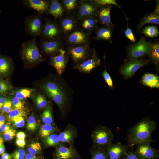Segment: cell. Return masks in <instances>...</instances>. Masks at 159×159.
<instances>
[{
	"instance_id": "cell-1",
	"label": "cell",
	"mask_w": 159,
	"mask_h": 159,
	"mask_svg": "<svg viewBox=\"0 0 159 159\" xmlns=\"http://www.w3.org/2000/svg\"><path fill=\"white\" fill-rule=\"evenodd\" d=\"M156 127L154 120L148 117L142 118L129 129L126 138L127 145L133 147L139 143L153 141L151 135Z\"/></svg>"
},
{
	"instance_id": "cell-2",
	"label": "cell",
	"mask_w": 159,
	"mask_h": 159,
	"mask_svg": "<svg viewBox=\"0 0 159 159\" xmlns=\"http://www.w3.org/2000/svg\"><path fill=\"white\" fill-rule=\"evenodd\" d=\"M42 88L46 95L57 105L62 113L65 112L72 94L65 81L63 79L57 82L48 81L43 85Z\"/></svg>"
},
{
	"instance_id": "cell-3",
	"label": "cell",
	"mask_w": 159,
	"mask_h": 159,
	"mask_svg": "<svg viewBox=\"0 0 159 159\" xmlns=\"http://www.w3.org/2000/svg\"><path fill=\"white\" fill-rule=\"evenodd\" d=\"M20 52L22 59L26 64H34L43 59L37 46L36 37L23 42L21 46Z\"/></svg>"
},
{
	"instance_id": "cell-4",
	"label": "cell",
	"mask_w": 159,
	"mask_h": 159,
	"mask_svg": "<svg viewBox=\"0 0 159 159\" xmlns=\"http://www.w3.org/2000/svg\"><path fill=\"white\" fill-rule=\"evenodd\" d=\"M94 145L105 149L112 143L114 135L107 127L100 125L96 127L91 134Z\"/></svg>"
},
{
	"instance_id": "cell-5",
	"label": "cell",
	"mask_w": 159,
	"mask_h": 159,
	"mask_svg": "<svg viewBox=\"0 0 159 159\" xmlns=\"http://www.w3.org/2000/svg\"><path fill=\"white\" fill-rule=\"evenodd\" d=\"M44 20L40 40L50 41L61 38L62 35L58 23L47 18Z\"/></svg>"
},
{
	"instance_id": "cell-6",
	"label": "cell",
	"mask_w": 159,
	"mask_h": 159,
	"mask_svg": "<svg viewBox=\"0 0 159 159\" xmlns=\"http://www.w3.org/2000/svg\"><path fill=\"white\" fill-rule=\"evenodd\" d=\"M153 44L147 42L145 37H142L136 43L131 45L128 49L129 57L130 59L138 58L149 55Z\"/></svg>"
},
{
	"instance_id": "cell-7",
	"label": "cell",
	"mask_w": 159,
	"mask_h": 159,
	"mask_svg": "<svg viewBox=\"0 0 159 159\" xmlns=\"http://www.w3.org/2000/svg\"><path fill=\"white\" fill-rule=\"evenodd\" d=\"M90 43V42L85 44L68 46L66 52L75 63L81 62L90 56L91 51Z\"/></svg>"
},
{
	"instance_id": "cell-8",
	"label": "cell",
	"mask_w": 159,
	"mask_h": 159,
	"mask_svg": "<svg viewBox=\"0 0 159 159\" xmlns=\"http://www.w3.org/2000/svg\"><path fill=\"white\" fill-rule=\"evenodd\" d=\"M43 25L42 17L39 14L29 15L26 17L24 20L26 32L35 37L40 36Z\"/></svg>"
},
{
	"instance_id": "cell-9",
	"label": "cell",
	"mask_w": 159,
	"mask_h": 159,
	"mask_svg": "<svg viewBox=\"0 0 159 159\" xmlns=\"http://www.w3.org/2000/svg\"><path fill=\"white\" fill-rule=\"evenodd\" d=\"M90 34L84 30L76 29L65 36L68 46H73L87 44L90 41Z\"/></svg>"
},
{
	"instance_id": "cell-10",
	"label": "cell",
	"mask_w": 159,
	"mask_h": 159,
	"mask_svg": "<svg viewBox=\"0 0 159 159\" xmlns=\"http://www.w3.org/2000/svg\"><path fill=\"white\" fill-rule=\"evenodd\" d=\"M149 60L145 59H130L122 66L120 72L126 79L134 75L140 68L147 64Z\"/></svg>"
},
{
	"instance_id": "cell-11",
	"label": "cell",
	"mask_w": 159,
	"mask_h": 159,
	"mask_svg": "<svg viewBox=\"0 0 159 159\" xmlns=\"http://www.w3.org/2000/svg\"><path fill=\"white\" fill-rule=\"evenodd\" d=\"M151 143L146 142L139 143L135 145L136 148L134 151L140 159L159 158V151L152 147Z\"/></svg>"
},
{
	"instance_id": "cell-12",
	"label": "cell",
	"mask_w": 159,
	"mask_h": 159,
	"mask_svg": "<svg viewBox=\"0 0 159 159\" xmlns=\"http://www.w3.org/2000/svg\"><path fill=\"white\" fill-rule=\"evenodd\" d=\"M98 8L93 1H80L76 15L78 20L86 17H96Z\"/></svg>"
},
{
	"instance_id": "cell-13",
	"label": "cell",
	"mask_w": 159,
	"mask_h": 159,
	"mask_svg": "<svg viewBox=\"0 0 159 159\" xmlns=\"http://www.w3.org/2000/svg\"><path fill=\"white\" fill-rule=\"evenodd\" d=\"M68 56L66 51L62 48L58 53L50 57V64L60 76L65 69L68 62Z\"/></svg>"
},
{
	"instance_id": "cell-14",
	"label": "cell",
	"mask_w": 159,
	"mask_h": 159,
	"mask_svg": "<svg viewBox=\"0 0 159 159\" xmlns=\"http://www.w3.org/2000/svg\"><path fill=\"white\" fill-rule=\"evenodd\" d=\"M100 64V60L98 57L95 51L93 49L90 58L81 62L75 63L73 68L81 72L89 73Z\"/></svg>"
},
{
	"instance_id": "cell-15",
	"label": "cell",
	"mask_w": 159,
	"mask_h": 159,
	"mask_svg": "<svg viewBox=\"0 0 159 159\" xmlns=\"http://www.w3.org/2000/svg\"><path fill=\"white\" fill-rule=\"evenodd\" d=\"M78 21L76 15L74 14L61 18L58 23L62 35L66 36L75 29Z\"/></svg>"
},
{
	"instance_id": "cell-16",
	"label": "cell",
	"mask_w": 159,
	"mask_h": 159,
	"mask_svg": "<svg viewBox=\"0 0 159 159\" xmlns=\"http://www.w3.org/2000/svg\"><path fill=\"white\" fill-rule=\"evenodd\" d=\"M40 46L43 53L52 56L58 53L62 48L63 43L62 38L50 41L40 40Z\"/></svg>"
},
{
	"instance_id": "cell-17",
	"label": "cell",
	"mask_w": 159,
	"mask_h": 159,
	"mask_svg": "<svg viewBox=\"0 0 159 159\" xmlns=\"http://www.w3.org/2000/svg\"><path fill=\"white\" fill-rule=\"evenodd\" d=\"M130 147L128 145H123L120 142H118L112 143L105 149L109 159H121Z\"/></svg>"
},
{
	"instance_id": "cell-18",
	"label": "cell",
	"mask_w": 159,
	"mask_h": 159,
	"mask_svg": "<svg viewBox=\"0 0 159 159\" xmlns=\"http://www.w3.org/2000/svg\"><path fill=\"white\" fill-rule=\"evenodd\" d=\"M112 5L98 7L96 17L98 21L104 26L111 28L113 26L111 18L110 11Z\"/></svg>"
},
{
	"instance_id": "cell-19",
	"label": "cell",
	"mask_w": 159,
	"mask_h": 159,
	"mask_svg": "<svg viewBox=\"0 0 159 159\" xmlns=\"http://www.w3.org/2000/svg\"><path fill=\"white\" fill-rule=\"evenodd\" d=\"M23 5L26 7L37 11L39 14L47 13L49 1L46 0H24L22 1Z\"/></svg>"
},
{
	"instance_id": "cell-20",
	"label": "cell",
	"mask_w": 159,
	"mask_h": 159,
	"mask_svg": "<svg viewBox=\"0 0 159 159\" xmlns=\"http://www.w3.org/2000/svg\"><path fill=\"white\" fill-rule=\"evenodd\" d=\"M54 156L56 159H74L77 158L78 154L71 146L60 145L56 149Z\"/></svg>"
},
{
	"instance_id": "cell-21",
	"label": "cell",
	"mask_w": 159,
	"mask_h": 159,
	"mask_svg": "<svg viewBox=\"0 0 159 159\" xmlns=\"http://www.w3.org/2000/svg\"><path fill=\"white\" fill-rule=\"evenodd\" d=\"M64 13V9L61 1L57 0L49 1L47 14L55 19H60Z\"/></svg>"
},
{
	"instance_id": "cell-22",
	"label": "cell",
	"mask_w": 159,
	"mask_h": 159,
	"mask_svg": "<svg viewBox=\"0 0 159 159\" xmlns=\"http://www.w3.org/2000/svg\"><path fill=\"white\" fill-rule=\"evenodd\" d=\"M147 23H152L156 24H159L158 2L157 4L154 11L152 13L146 15L142 19L138 26V30H139L144 25Z\"/></svg>"
},
{
	"instance_id": "cell-23",
	"label": "cell",
	"mask_w": 159,
	"mask_h": 159,
	"mask_svg": "<svg viewBox=\"0 0 159 159\" xmlns=\"http://www.w3.org/2000/svg\"><path fill=\"white\" fill-rule=\"evenodd\" d=\"M76 135V131L75 127L70 125H68L65 129L58 135L61 143H70L75 139Z\"/></svg>"
},
{
	"instance_id": "cell-24",
	"label": "cell",
	"mask_w": 159,
	"mask_h": 159,
	"mask_svg": "<svg viewBox=\"0 0 159 159\" xmlns=\"http://www.w3.org/2000/svg\"><path fill=\"white\" fill-rule=\"evenodd\" d=\"M141 82L144 85L151 88H159V78L155 74L146 73L143 75Z\"/></svg>"
},
{
	"instance_id": "cell-25",
	"label": "cell",
	"mask_w": 159,
	"mask_h": 159,
	"mask_svg": "<svg viewBox=\"0 0 159 159\" xmlns=\"http://www.w3.org/2000/svg\"><path fill=\"white\" fill-rule=\"evenodd\" d=\"M80 21L82 27L90 34L93 30L98 27V21L96 17H86Z\"/></svg>"
},
{
	"instance_id": "cell-26",
	"label": "cell",
	"mask_w": 159,
	"mask_h": 159,
	"mask_svg": "<svg viewBox=\"0 0 159 159\" xmlns=\"http://www.w3.org/2000/svg\"><path fill=\"white\" fill-rule=\"evenodd\" d=\"M96 36L95 39L96 40H104L112 42V32L111 29L102 26L98 27L95 30Z\"/></svg>"
},
{
	"instance_id": "cell-27",
	"label": "cell",
	"mask_w": 159,
	"mask_h": 159,
	"mask_svg": "<svg viewBox=\"0 0 159 159\" xmlns=\"http://www.w3.org/2000/svg\"><path fill=\"white\" fill-rule=\"evenodd\" d=\"M64 13L67 15L74 14L78 8L80 1L77 0H63L61 1Z\"/></svg>"
},
{
	"instance_id": "cell-28",
	"label": "cell",
	"mask_w": 159,
	"mask_h": 159,
	"mask_svg": "<svg viewBox=\"0 0 159 159\" xmlns=\"http://www.w3.org/2000/svg\"><path fill=\"white\" fill-rule=\"evenodd\" d=\"M90 153L91 159H109L105 149L93 145Z\"/></svg>"
},
{
	"instance_id": "cell-29",
	"label": "cell",
	"mask_w": 159,
	"mask_h": 159,
	"mask_svg": "<svg viewBox=\"0 0 159 159\" xmlns=\"http://www.w3.org/2000/svg\"><path fill=\"white\" fill-rule=\"evenodd\" d=\"M12 66L11 60L5 57H0V74L8 73L10 70Z\"/></svg>"
},
{
	"instance_id": "cell-30",
	"label": "cell",
	"mask_w": 159,
	"mask_h": 159,
	"mask_svg": "<svg viewBox=\"0 0 159 159\" xmlns=\"http://www.w3.org/2000/svg\"><path fill=\"white\" fill-rule=\"evenodd\" d=\"M43 122L46 124H51L53 122V116L51 106L48 105L46 107L41 115Z\"/></svg>"
},
{
	"instance_id": "cell-31",
	"label": "cell",
	"mask_w": 159,
	"mask_h": 159,
	"mask_svg": "<svg viewBox=\"0 0 159 159\" xmlns=\"http://www.w3.org/2000/svg\"><path fill=\"white\" fill-rule=\"evenodd\" d=\"M44 141L45 144L48 147L56 146L61 143L58 135L53 133L44 138Z\"/></svg>"
},
{
	"instance_id": "cell-32",
	"label": "cell",
	"mask_w": 159,
	"mask_h": 159,
	"mask_svg": "<svg viewBox=\"0 0 159 159\" xmlns=\"http://www.w3.org/2000/svg\"><path fill=\"white\" fill-rule=\"evenodd\" d=\"M151 60L156 65L159 61V44L158 43L153 44L150 54L148 55Z\"/></svg>"
},
{
	"instance_id": "cell-33",
	"label": "cell",
	"mask_w": 159,
	"mask_h": 159,
	"mask_svg": "<svg viewBox=\"0 0 159 159\" xmlns=\"http://www.w3.org/2000/svg\"><path fill=\"white\" fill-rule=\"evenodd\" d=\"M55 130L54 127L51 124H44L41 127L39 133L42 137L45 138L52 134Z\"/></svg>"
},
{
	"instance_id": "cell-34",
	"label": "cell",
	"mask_w": 159,
	"mask_h": 159,
	"mask_svg": "<svg viewBox=\"0 0 159 159\" xmlns=\"http://www.w3.org/2000/svg\"><path fill=\"white\" fill-rule=\"evenodd\" d=\"M142 33L147 37L153 38L157 37L159 32L156 26H145Z\"/></svg>"
},
{
	"instance_id": "cell-35",
	"label": "cell",
	"mask_w": 159,
	"mask_h": 159,
	"mask_svg": "<svg viewBox=\"0 0 159 159\" xmlns=\"http://www.w3.org/2000/svg\"><path fill=\"white\" fill-rule=\"evenodd\" d=\"M34 90L30 88H24L18 90L15 94V97L20 100L29 97Z\"/></svg>"
},
{
	"instance_id": "cell-36",
	"label": "cell",
	"mask_w": 159,
	"mask_h": 159,
	"mask_svg": "<svg viewBox=\"0 0 159 159\" xmlns=\"http://www.w3.org/2000/svg\"><path fill=\"white\" fill-rule=\"evenodd\" d=\"M26 115V113L24 109L14 108L11 109L9 113L8 118L11 121L14 118L19 117H24Z\"/></svg>"
},
{
	"instance_id": "cell-37",
	"label": "cell",
	"mask_w": 159,
	"mask_h": 159,
	"mask_svg": "<svg viewBox=\"0 0 159 159\" xmlns=\"http://www.w3.org/2000/svg\"><path fill=\"white\" fill-rule=\"evenodd\" d=\"M35 102L37 107L40 109L45 107L47 103L45 96L40 94L37 95L35 98Z\"/></svg>"
},
{
	"instance_id": "cell-38",
	"label": "cell",
	"mask_w": 159,
	"mask_h": 159,
	"mask_svg": "<svg viewBox=\"0 0 159 159\" xmlns=\"http://www.w3.org/2000/svg\"><path fill=\"white\" fill-rule=\"evenodd\" d=\"M93 1L98 7L107 5H114L119 8L120 6L118 5L116 1L115 0H95Z\"/></svg>"
},
{
	"instance_id": "cell-39",
	"label": "cell",
	"mask_w": 159,
	"mask_h": 159,
	"mask_svg": "<svg viewBox=\"0 0 159 159\" xmlns=\"http://www.w3.org/2000/svg\"><path fill=\"white\" fill-rule=\"evenodd\" d=\"M41 150V145L38 142H34L30 144L29 145L28 148L29 153L33 155L39 153Z\"/></svg>"
},
{
	"instance_id": "cell-40",
	"label": "cell",
	"mask_w": 159,
	"mask_h": 159,
	"mask_svg": "<svg viewBox=\"0 0 159 159\" xmlns=\"http://www.w3.org/2000/svg\"><path fill=\"white\" fill-rule=\"evenodd\" d=\"M37 123L32 113L28 119L26 128L29 130H34L37 127Z\"/></svg>"
},
{
	"instance_id": "cell-41",
	"label": "cell",
	"mask_w": 159,
	"mask_h": 159,
	"mask_svg": "<svg viewBox=\"0 0 159 159\" xmlns=\"http://www.w3.org/2000/svg\"><path fill=\"white\" fill-rule=\"evenodd\" d=\"M133 147H130L128 151L123 155L121 159H140L134 150Z\"/></svg>"
},
{
	"instance_id": "cell-42",
	"label": "cell",
	"mask_w": 159,
	"mask_h": 159,
	"mask_svg": "<svg viewBox=\"0 0 159 159\" xmlns=\"http://www.w3.org/2000/svg\"><path fill=\"white\" fill-rule=\"evenodd\" d=\"M105 53L104 57L105 61V69L104 71L102 73V75L105 81L109 87L111 88L113 86V84L111 77L106 70L105 62Z\"/></svg>"
},
{
	"instance_id": "cell-43",
	"label": "cell",
	"mask_w": 159,
	"mask_h": 159,
	"mask_svg": "<svg viewBox=\"0 0 159 159\" xmlns=\"http://www.w3.org/2000/svg\"><path fill=\"white\" fill-rule=\"evenodd\" d=\"M11 86L5 80L0 78V95L8 91L10 89Z\"/></svg>"
},
{
	"instance_id": "cell-44",
	"label": "cell",
	"mask_w": 159,
	"mask_h": 159,
	"mask_svg": "<svg viewBox=\"0 0 159 159\" xmlns=\"http://www.w3.org/2000/svg\"><path fill=\"white\" fill-rule=\"evenodd\" d=\"M11 102L12 105L14 108L24 109V104L21 100L15 97L13 98Z\"/></svg>"
},
{
	"instance_id": "cell-45",
	"label": "cell",
	"mask_w": 159,
	"mask_h": 159,
	"mask_svg": "<svg viewBox=\"0 0 159 159\" xmlns=\"http://www.w3.org/2000/svg\"><path fill=\"white\" fill-rule=\"evenodd\" d=\"M127 22V28L126 30L124 31L125 36L130 41L132 42H135V39L131 29L129 28L128 24V18L125 16Z\"/></svg>"
},
{
	"instance_id": "cell-46",
	"label": "cell",
	"mask_w": 159,
	"mask_h": 159,
	"mask_svg": "<svg viewBox=\"0 0 159 159\" xmlns=\"http://www.w3.org/2000/svg\"><path fill=\"white\" fill-rule=\"evenodd\" d=\"M15 130L11 128L4 132V139L7 141L11 140L15 136Z\"/></svg>"
},
{
	"instance_id": "cell-47",
	"label": "cell",
	"mask_w": 159,
	"mask_h": 159,
	"mask_svg": "<svg viewBox=\"0 0 159 159\" xmlns=\"http://www.w3.org/2000/svg\"><path fill=\"white\" fill-rule=\"evenodd\" d=\"M11 121L13 122L14 125L16 127H23L24 125V119L23 117H17L14 118Z\"/></svg>"
},
{
	"instance_id": "cell-48",
	"label": "cell",
	"mask_w": 159,
	"mask_h": 159,
	"mask_svg": "<svg viewBox=\"0 0 159 159\" xmlns=\"http://www.w3.org/2000/svg\"><path fill=\"white\" fill-rule=\"evenodd\" d=\"M25 153L23 149H20L15 151L12 155L14 159H24Z\"/></svg>"
},
{
	"instance_id": "cell-49",
	"label": "cell",
	"mask_w": 159,
	"mask_h": 159,
	"mask_svg": "<svg viewBox=\"0 0 159 159\" xmlns=\"http://www.w3.org/2000/svg\"><path fill=\"white\" fill-rule=\"evenodd\" d=\"M12 106L11 101L7 100L2 106L1 109L4 112L9 113L11 110Z\"/></svg>"
},
{
	"instance_id": "cell-50",
	"label": "cell",
	"mask_w": 159,
	"mask_h": 159,
	"mask_svg": "<svg viewBox=\"0 0 159 159\" xmlns=\"http://www.w3.org/2000/svg\"><path fill=\"white\" fill-rule=\"evenodd\" d=\"M16 144L19 147L24 148L25 146L26 143L25 139H17Z\"/></svg>"
},
{
	"instance_id": "cell-51",
	"label": "cell",
	"mask_w": 159,
	"mask_h": 159,
	"mask_svg": "<svg viewBox=\"0 0 159 159\" xmlns=\"http://www.w3.org/2000/svg\"><path fill=\"white\" fill-rule=\"evenodd\" d=\"M16 136L17 139H25L26 135L24 132L20 131L17 133Z\"/></svg>"
},
{
	"instance_id": "cell-52",
	"label": "cell",
	"mask_w": 159,
	"mask_h": 159,
	"mask_svg": "<svg viewBox=\"0 0 159 159\" xmlns=\"http://www.w3.org/2000/svg\"><path fill=\"white\" fill-rule=\"evenodd\" d=\"M24 159H38V158L35 155L29 153L25 154Z\"/></svg>"
},
{
	"instance_id": "cell-53",
	"label": "cell",
	"mask_w": 159,
	"mask_h": 159,
	"mask_svg": "<svg viewBox=\"0 0 159 159\" xmlns=\"http://www.w3.org/2000/svg\"><path fill=\"white\" fill-rule=\"evenodd\" d=\"M2 132H4L10 129L9 126L5 123L2 125L0 128Z\"/></svg>"
},
{
	"instance_id": "cell-54",
	"label": "cell",
	"mask_w": 159,
	"mask_h": 159,
	"mask_svg": "<svg viewBox=\"0 0 159 159\" xmlns=\"http://www.w3.org/2000/svg\"><path fill=\"white\" fill-rule=\"evenodd\" d=\"M1 159H12V156L9 154L4 153L1 155Z\"/></svg>"
},
{
	"instance_id": "cell-55",
	"label": "cell",
	"mask_w": 159,
	"mask_h": 159,
	"mask_svg": "<svg viewBox=\"0 0 159 159\" xmlns=\"http://www.w3.org/2000/svg\"><path fill=\"white\" fill-rule=\"evenodd\" d=\"M7 99L3 97H0V109H1L2 106L5 102Z\"/></svg>"
},
{
	"instance_id": "cell-56",
	"label": "cell",
	"mask_w": 159,
	"mask_h": 159,
	"mask_svg": "<svg viewBox=\"0 0 159 159\" xmlns=\"http://www.w3.org/2000/svg\"><path fill=\"white\" fill-rule=\"evenodd\" d=\"M5 122L4 117L3 115H0V128L2 125L5 123Z\"/></svg>"
},
{
	"instance_id": "cell-57",
	"label": "cell",
	"mask_w": 159,
	"mask_h": 159,
	"mask_svg": "<svg viewBox=\"0 0 159 159\" xmlns=\"http://www.w3.org/2000/svg\"><path fill=\"white\" fill-rule=\"evenodd\" d=\"M5 150V148L3 144L0 145V155L4 153Z\"/></svg>"
},
{
	"instance_id": "cell-58",
	"label": "cell",
	"mask_w": 159,
	"mask_h": 159,
	"mask_svg": "<svg viewBox=\"0 0 159 159\" xmlns=\"http://www.w3.org/2000/svg\"><path fill=\"white\" fill-rule=\"evenodd\" d=\"M3 140L2 138L0 137V145L2 144L3 143Z\"/></svg>"
},
{
	"instance_id": "cell-59",
	"label": "cell",
	"mask_w": 159,
	"mask_h": 159,
	"mask_svg": "<svg viewBox=\"0 0 159 159\" xmlns=\"http://www.w3.org/2000/svg\"><path fill=\"white\" fill-rule=\"evenodd\" d=\"M80 159L78 158H75V159Z\"/></svg>"
},
{
	"instance_id": "cell-60",
	"label": "cell",
	"mask_w": 159,
	"mask_h": 159,
	"mask_svg": "<svg viewBox=\"0 0 159 159\" xmlns=\"http://www.w3.org/2000/svg\"><path fill=\"white\" fill-rule=\"evenodd\" d=\"M159 159V158H158V159Z\"/></svg>"
}]
</instances>
